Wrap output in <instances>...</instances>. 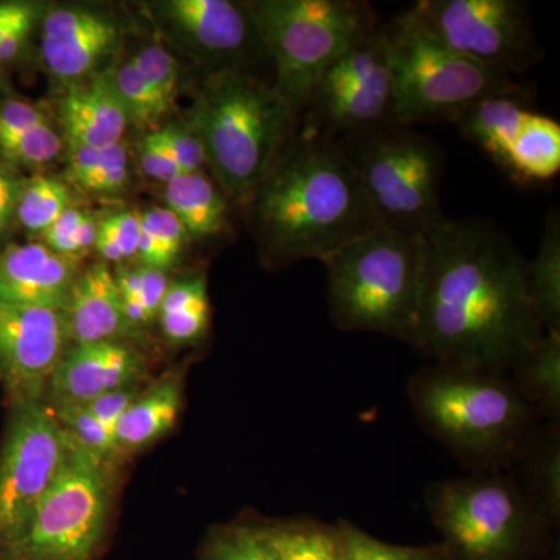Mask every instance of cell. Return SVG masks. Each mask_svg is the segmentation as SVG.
<instances>
[{
	"label": "cell",
	"instance_id": "1",
	"mask_svg": "<svg viewBox=\"0 0 560 560\" xmlns=\"http://www.w3.org/2000/svg\"><path fill=\"white\" fill-rule=\"evenodd\" d=\"M422 296L412 348L431 363L510 374L544 335L517 246L485 220H448L422 235Z\"/></svg>",
	"mask_w": 560,
	"mask_h": 560
},
{
	"label": "cell",
	"instance_id": "2",
	"mask_svg": "<svg viewBox=\"0 0 560 560\" xmlns=\"http://www.w3.org/2000/svg\"><path fill=\"white\" fill-rule=\"evenodd\" d=\"M246 208L265 256L278 265L324 261L378 228L338 143L305 121L279 151Z\"/></svg>",
	"mask_w": 560,
	"mask_h": 560
},
{
	"label": "cell",
	"instance_id": "3",
	"mask_svg": "<svg viewBox=\"0 0 560 560\" xmlns=\"http://www.w3.org/2000/svg\"><path fill=\"white\" fill-rule=\"evenodd\" d=\"M407 396L419 425L471 474L517 466L540 429V416L500 372L431 363L411 375Z\"/></svg>",
	"mask_w": 560,
	"mask_h": 560
},
{
	"label": "cell",
	"instance_id": "4",
	"mask_svg": "<svg viewBox=\"0 0 560 560\" xmlns=\"http://www.w3.org/2000/svg\"><path fill=\"white\" fill-rule=\"evenodd\" d=\"M298 124L300 116L275 88L245 70L209 73L186 120L213 179L242 206L248 205Z\"/></svg>",
	"mask_w": 560,
	"mask_h": 560
},
{
	"label": "cell",
	"instance_id": "5",
	"mask_svg": "<svg viewBox=\"0 0 560 560\" xmlns=\"http://www.w3.org/2000/svg\"><path fill=\"white\" fill-rule=\"evenodd\" d=\"M338 329L415 342L422 296V237L378 226L323 261Z\"/></svg>",
	"mask_w": 560,
	"mask_h": 560
},
{
	"label": "cell",
	"instance_id": "6",
	"mask_svg": "<svg viewBox=\"0 0 560 560\" xmlns=\"http://www.w3.org/2000/svg\"><path fill=\"white\" fill-rule=\"evenodd\" d=\"M425 504L453 560H530L555 530L504 471L433 482Z\"/></svg>",
	"mask_w": 560,
	"mask_h": 560
},
{
	"label": "cell",
	"instance_id": "7",
	"mask_svg": "<svg viewBox=\"0 0 560 560\" xmlns=\"http://www.w3.org/2000/svg\"><path fill=\"white\" fill-rule=\"evenodd\" d=\"M245 5L275 62L272 88L300 117L331 62L381 27L370 3L360 0H257Z\"/></svg>",
	"mask_w": 560,
	"mask_h": 560
},
{
	"label": "cell",
	"instance_id": "8",
	"mask_svg": "<svg viewBox=\"0 0 560 560\" xmlns=\"http://www.w3.org/2000/svg\"><path fill=\"white\" fill-rule=\"evenodd\" d=\"M394 90V121L456 124L475 103L521 90L506 73L448 49L411 10L383 27Z\"/></svg>",
	"mask_w": 560,
	"mask_h": 560
},
{
	"label": "cell",
	"instance_id": "9",
	"mask_svg": "<svg viewBox=\"0 0 560 560\" xmlns=\"http://www.w3.org/2000/svg\"><path fill=\"white\" fill-rule=\"evenodd\" d=\"M412 128L382 125L335 142L359 176L378 226L422 237L444 220V153Z\"/></svg>",
	"mask_w": 560,
	"mask_h": 560
},
{
	"label": "cell",
	"instance_id": "10",
	"mask_svg": "<svg viewBox=\"0 0 560 560\" xmlns=\"http://www.w3.org/2000/svg\"><path fill=\"white\" fill-rule=\"evenodd\" d=\"M106 469L69 436L60 471L0 560H95L108 523Z\"/></svg>",
	"mask_w": 560,
	"mask_h": 560
},
{
	"label": "cell",
	"instance_id": "11",
	"mask_svg": "<svg viewBox=\"0 0 560 560\" xmlns=\"http://www.w3.org/2000/svg\"><path fill=\"white\" fill-rule=\"evenodd\" d=\"M410 10L448 49L497 72L511 77L544 58L521 0H419Z\"/></svg>",
	"mask_w": 560,
	"mask_h": 560
},
{
	"label": "cell",
	"instance_id": "12",
	"mask_svg": "<svg viewBox=\"0 0 560 560\" xmlns=\"http://www.w3.org/2000/svg\"><path fill=\"white\" fill-rule=\"evenodd\" d=\"M11 411L0 448V552L20 539L69 447V434L44 401Z\"/></svg>",
	"mask_w": 560,
	"mask_h": 560
},
{
	"label": "cell",
	"instance_id": "13",
	"mask_svg": "<svg viewBox=\"0 0 560 560\" xmlns=\"http://www.w3.org/2000/svg\"><path fill=\"white\" fill-rule=\"evenodd\" d=\"M69 345L62 312L0 300V383L11 407L44 401Z\"/></svg>",
	"mask_w": 560,
	"mask_h": 560
},
{
	"label": "cell",
	"instance_id": "14",
	"mask_svg": "<svg viewBox=\"0 0 560 560\" xmlns=\"http://www.w3.org/2000/svg\"><path fill=\"white\" fill-rule=\"evenodd\" d=\"M167 25L195 58L213 66L212 73L242 70L250 50L265 51L245 3L230 0H171L158 7ZM267 54V51H265Z\"/></svg>",
	"mask_w": 560,
	"mask_h": 560
},
{
	"label": "cell",
	"instance_id": "15",
	"mask_svg": "<svg viewBox=\"0 0 560 560\" xmlns=\"http://www.w3.org/2000/svg\"><path fill=\"white\" fill-rule=\"evenodd\" d=\"M145 371V357L128 342L69 345L51 374L44 404L50 410L81 407L110 390L136 386Z\"/></svg>",
	"mask_w": 560,
	"mask_h": 560
},
{
	"label": "cell",
	"instance_id": "16",
	"mask_svg": "<svg viewBox=\"0 0 560 560\" xmlns=\"http://www.w3.org/2000/svg\"><path fill=\"white\" fill-rule=\"evenodd\" d=\"M121 31L117 22L98 11L66 7L44 16L40 51L55 79L72 84L97 72L119 47Z\"/></svg>",
	"mask_w": 560,
	"mask_h": 560
},
{
	"label": "cell",
	"instance_id": "17",
	"mask_svg": "<svg viewBox=\"0 0 560 560\" xmlns=\"http://www.w3.org/2000/svg\"><path fill=\"white\" fill-rule=\"evenodd\" d=\"M79 275V257L43 243L11 245L0 253V300L62 312Z\"/></svg>",
	"mask_w": 560,
	"mask_h": 560
},
{
	"label": "cell",
	"instance_id": "18",
	"mask_svg": "<svg viewBox=\"0 0 560 560\" xmlns=\"http://www.w3.org/2000/svg\"><path fill=\"white\" fill-rule=\"evenodd\" d=\"M58 110L69 147L105 149L117 145L130 124L114 90L109 70L69 84Z\"/></svg>",
	"mask_w": 560,
	"mask_h": 560
},
{
	"label": "cell",
	"instance_id": "19",
	"mask_svg": "<svg viewBox=\"0 0 560 560\" xmlns=\"http://www.w3.org/2000/svg\"><path fill=\"white\" fill-rule=\"evenodd\" d=\"M62 315L70 345L128 342L138 331L125 316L116 276L105 264H95L80 271Z\"/></svg>",
	"mask_w": 560,
	"mask_h": 560
},
{
	"label": "cell",
	"instance_id": "20",
	"mask_svg": "<svg viewBox=\"0 0 560 560\" xmlns=\"http://www.w3.org/2000/svg\"><path fill=\"white\" fill-rule=\"evenodd\" d=\"M183 404V382L164 378L138 394L114 430V459L142 451L175 427Z\"/></svg>",
	"mask_w": 560,
	"mask_h": 560
},
{
	"label": "cell",
	"instance_id": "21",
	"mask_svg": "<svg viewBox=\"0 0 560 560\" xmlns=\"http://www.w3.org/2000/svg\"><path fill=\"white\" fill-rule=\"evenodd\" d=\"M530 114L528 98L518 90L482 98L467 109L456 125L464 138L499 164Z\"/></svg>",
	"mask_w": 560,
	"mask_h": 560
},
{
	"label": "cell",
	"instance_id": "22",
	"mask_svg": "<svg viewBox=\"0 0 560 560\" xmlns=\"http://www.w3.org/2000/svg\"><path fill=\"white\" fill-rule=\"evenodd\" d=\"M165 202L189 237H219L230 226L228 195L202 172L171 180L165 186Z\"/></svg>",
	"mask_w": 560,
	"mask_h": 560
},
{
	"label": "cell",
	"instance_id": "23",
	"mask_svg": "<svg viewBox=\"0 0 560 560\" xmlns=\"http://www.w3.org/2000/svg\"><path fill=\"white\" fill-rule=\"evenodd\" d=\"M497 165L518 184L555 179L560 172L559 121L533 110L517 139Z\"/></svg>",
	"mask_w": 560,
	"mask_h": 560
},
{
	"label": "cell",
	"instance_id": "24",
	"mask_svg": "<svg viewBox=\"0 0 560 560\" xmlns=\"http://www.w3.org/2000/svg\"><path fill=\"white\" fill-rule=\"evenodd\" d=\"M559 431V423L540 425L528 451L518 460L521 475L515 477L530 503L552 529L559 528L560 522Z\"/></svg>",
	"mask_w": 560,
	"mask_h": 560
},
{
	"label": "cell",
	"instance_id": "25",
	"mask_svg": "<svg viewBox=\"0 0 560 560\" xmlns=\"http://www.w3.org/2000/svg\"><path fill=\"white\" fill-rule=\"evenodd\" d=\"M508 375L541 420L559 423L560 331L545 330Z\"/></svg>",
	"mask_w": 560,
	"mask_h": 560
},
{
	"label": "cell",
	"instance_id": "26",
	"mask_svg": "<svg viewBox=\"0 0 560 560\" xmlns=\"http://www.w3.org/2000/svg\"><path fill=\"white\" fill-rule=\"evenodd\" d=\"M526 287L533 311L547 331H560V219L551 209L536 259L526 265Z\"/></svg>",
	"mask_w": 560,
	"mask_h": 560
},
{
	"label": "cell",
	"instance_id": "27",
	"mask_svg": "<svg viewBox=\"0 0 560 560\" xmlns=\"http://www.w3.org/2000/svg\"><path fill=\"white\" fill-rule=\"evenodd\" d=\"M270 540L275 560H346L337 523L313 518L271 523Z\"/></svg>",
	"mask_w": 560,
	"mask_h": 560
},
{
	"label": "cell",
	"instance_id": "28",
	"mask_svg": "<svg viewBox=\"0 0 560 560\" xmlns=\"http://www.w3.org/2000/svg\"><path fill=\"white\" fill-rule=\"evenodd\" d=\"M68 178L81 189L94 194H119L130 180V165L124 143L105 149L69 147Z\"/></svg>",
	"mask_w": 560,
	"mask_h": 560
},
{
	"label": "cell",
	"instance_id": "29",
	"mask_svg": "<svg viewBox=\"0 0 560 560\" xmlns=\"http://www.w3.org/2000/svg\"><path fill=\"white\" fill-rule=\"evenodd\" d=\"M70 208H73L72 191L65 180L36 175L24 180L16 219L25 230L40 235Z\"/></svg>",
	"mask_w": 560,
	"mask_h": 560
},
{
	"label": "cell",
	"instance_id": "30",
	"mask_svg": "<svg viewBox=\"0 0 560 560\" xmlns=\"http://www.w3.org/2000/svg\"><path fill=\"white\" fill-rule=\"evenodd\" d=\"M337 526L346 560H453L442 541L430 545L389 544L371 536L346 518H340Z\"/></svg>",
	"mask_w": 560,
	"mask_h": 560
},
{
	"label": "cell",
	"instance_id": "31",
	"mask_svg": "<svg viewBox=\"0 0 560 560\" xmlns=\"http://www.w3.org/2000/svg\"><path fill=\"white\" fill-rule=\"evenodd\" d=\"M201 560H275L270 523L243 522L213 530Z\"/></svg>",
	"mask_w": 560,
	"mask_h": 560
},
{
	"label": "cell",
	"instance_id": "32",
	"mask_svg": "<svg viewBox=\"0 0 560 560\" xmlns=\"http://www.w3.org/2000/svg\"><path fill=\"white\" fill-rule=\"evenodd\" d=\"M109 73L114 90L119 95L130 124L138 127H153L172 109L156 92L151 90L150 84L140 77L138 69L130 60L121 62L116 69H110Z\"/></svg>",
	"mask_w": 560,
	"mask_h": 560
},
{
	"label": "cell",
	"instance_id": "33",
	"mask_svg": "<svg viewBox=\"0 0 560 560\" xmlns=\"http://www.w3.org/2000/svg\"><path fill=\"white\" fill-rule=\"evenodd\" d=\"M62 140L49 121L32 130L0 139V160L10 167H43L60 156Z\"/></svg>",
	"mask_w": 560,
	"mask_h": 560
},
{
	"label": "cell",
	"instance_id": "34",
	"mask_svg": "<svg viewBox=\"0 0 560 560\" xmlns=\"http://www.w3.org/2000/svg\"><path fill=\"white\" fill-rule=\"evenodd\" d=\"M55 418L69 434L70 440L80 448L90 453L103 466H109L114 460V433L101 420L94 418L84 407L58 408Z\"/></svg>",
	"mask_w": 560,
	"mask_h": 560
},
{
	"label": "cell",
	"instance_id": "35",
	"mask_svg": "<svg viewBox=\"0 0 560 560\" xmlns=\"http://www.w3.org/2000/svg\"><path fill=\"white\" fill-rule=\"evenodd\" d=\"M97 234L98 223L91 213L70 208L51 224L49 230L40 234V238H43V245L55 253L80 257L81 254L94 248Z\"/></svg>",
	"mask_w": 560,
	"mask_h": 560
},
{
	"label": "cell",
	"instance_id": "36",
	"mask_svg": "<svg viewBox=\"0 0 560 560\" xmlns=\"http://www.w3.org/2000/svg\"><path fill=\"white\" fill-rule=\"evenodd\" d=\"M140 235L139 213H113L98 223L97 241L94 248L103 260L120 264L138 253Z\"/></svg>",
	"mask_w": 560,
	"mask_h": 560
},
{
	"label": "cell",
	"instance_id": "37",
	"mask_svg": "<svg viewBox=\"0 0 560 560\" xmlns=\"http://www.w3.org/2000/svg\"><path fill=\"white\" fill-rule=\"evenodd\" d=\"M128 60L150 84L151 90L173 108L178 95L179 68L172 54L161 46H147L136 51Z\"/></svg>",
	"mask_w": 560,
	"mask_h": 560
},
{
	"label": "cell",
	"instance_id": "38",
	"mask_svg": "<svg viewBox=\"0 0 560 560\" xmlns=\"http://www.w3.org/2000/svg\"><path fill=\"white\" fill-rule=\"evenodd\" d=\"M114 276H116L121 298L142 302L153 320L160 316L162 301L171 287L164 271L142 265L132 270L125 268V270L114 272Z\"/></svg>",
	"mask_w": 560,
	"mask_h": 560
},
{
	"label": "cell",
	"instance_id": "39",
	"mask_svg": "<svg viewBox=\"0 0 560 560\" xmlns=\"http://www.w3.org/2000/svg\"><path fill=\"white\" fill-rule=\"evenodd\" d=\"M158 319H160L165 337L172 342L189 345V342L201 340L209 329V298L194 302V304L183 305L176 311L161 313Z\"/></svg>",
	"mask_w": 560,
	"mask_h": 560
},
{
	"label": "cell",
	"instance_id": "40",
	"mask_svg": "<svg viewBox=\"0 0 560 560\" xmlns=\"http://www.w3.org/2000/svg\"><path fill=\"white\" fill-rule=\"evenodd\" d=\"M151 135L161 143L162 149L171 154L184 173L201 172L205 167L206 158L200 140L186 124L165 125L160 130L151 131Z\"/></svg>",
	"mask_w": 560,
	"mask_h": 560
},
{
	"label": "cell",
	"instance_id": "41",
	"mask_svg": "<svg viewBox=\"0 0 560 560\" xmlns=\"http://www.w3.org/2000/svg\"><path fill=\"white\" fill-rule=\"evenodd\" d=\"M140 224L150 232L151 237L160 246L165 267H172L173 261L184 248L187 235L180 221L167 208H153L140 213Z\"/></svg>",
	"mask_w": 560,
	"mask_h": 560
},
{
	"label": "cell",
	"instance_id": "42",
	"mask_svg": "<svg viewBox=\"0 0 560 560\" xmlns=\"http://www.w3.org/2000/svg\"><path fill=\"white\" fill-rule=\"evenodd\" d=\"M139 160L143 173H145L150 179L158 180V183L165 184V186H167L171 180L184 175L179 165L176 164L175 160H173L167 151L162 149L161 143L154 139L151 132L143 136V139L139 142Z\"/></svg>",
	"mask_w": 560,
	"mask_h": 560
},
{
	"label": "cell",
	"instance_id": "43",
	"mask_svg": "<svg viewBox=\"0 0 560 560\" xmlns=\"http://www.w3.org/2000/svg\"><path fill=\"white\" fill-rule=\"evenodd\" d=\"M39 18L32 2H0V46L14 38H28Z\"/></svg>",
	"mask_w": 560,
	"mask_h": 560
},
{
	"label": "cell",
	"instance_id": "44",
	"mask_svg": "<svg viewBox=\"0 0 560 560\" xmlns=\"http://www.w3.org/2000/svg\"><path fill=\"white\" fill-rule=\"evenodd\" d=\"M47 121L49 120L46 114L28 102L13 101V98L0 102V139L21 135Z\"/></svg>",
	"mask_w": 560,
	"mask_h": 560
},
{
	"label": "cell",
	"instance_id": "45",
	"mask_svg": "<svg viewBox=\"0 0 560 560\" xmlns=\"http://www.w3.org/2000/svg\"><path fill=\"white\" fill-rule=\"evenodd\" d=\"M138 394V386H127V388L103 394V396L91 400L90 404L81 405V407L86 408L95 419L101 420L103 425L108 427L114 433L121 416L125 415Z\"/></svg>",
	"mask_w": 560,
	"mask_h": 560
},
{
	"label": "cell",
	"instance_id": "46",
	"mask_svg": "<svg viewBox=\"0 0 560 560\" xmlns=\"http://www.w3.org/2000/svg\"><path fill=\"white\" fill-rule=\"evenodd\" d=\"M24 186L7 162L0 160V231L5 230L11 220L16 219V206Z\"/></svg>",
	"mask_w": 560,
	"mask_h": 560
},
{
	"label": "cell",
	"instance_id": "47",
	"mask_svg": "<svg viewBox=\"0 0 560 560\" xmlns=\"http://www.w3.org/2000/svg\"><path fill=\"white\" fill-rule=\"evenodd\" d=\"M3 88H5V79H3L2 65H0V91H3Z\"/></svg>",
	"mask_w": 560,
	"mask_h": 560
}]
</instances>
